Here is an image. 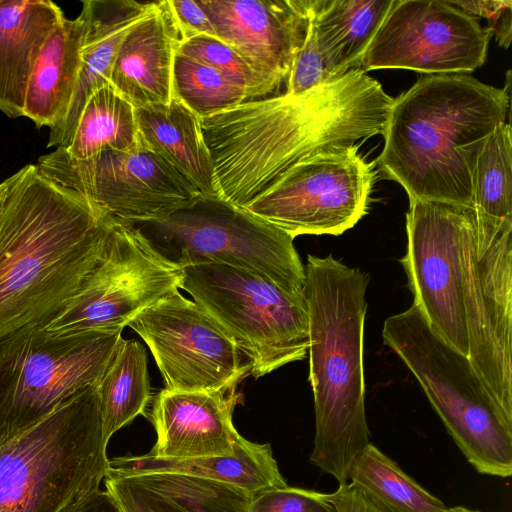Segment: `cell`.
Returning a JSON list of instances; mask_svg holds the SVG:
<instances>
[{"mask_svg":"<svg viewBox=\"0 0 512 512\" xmlns=\"http://www.w3.org/2000/svg\"><path fill=\"white\" fill-rule=\"evenodd\" d=\"M382 337L419 382L469 464L480 474L510 477L512 422L468 357L445 342L414 303L385 320Z\"/></svg>","mask_w":512,"mask_h":512,"instance_id":"cell-6","label":"cell"},{"mask_svg":"<svg viewBox=\"0 0 512 512\" xmlns=\"http://www.w3.org/2000/svg\"><path fill=\"white\" fill-rule=\"evenodd\" d=\"M240 398L236 389H162L154 398L150 414L157 441L149 454L180 460L233 454L240 434L233 425L232 414Z\"/></svg>","mask_w":512,"mask_h":512,"instance_id":"cell-18","label":"cell"},{"mask_svg":"<svg viewBox=\"0 0 512 512\" xmlns=\"http://www.w3.org/2000/svg\"><path fill=\"white\" fill-rule=\"evenodd\" d=\"M175 472L214 480L238 487L253 495L287 483L281 475L269 444L238 437L234 453L193 459H162L149 453L109 459L107 473L130 475L145 472Z\"/></svg>","mask_w":512,"mask_h":512,"instance_id":"cell-25","label":"cell"},{"mask_svg":"<svg viewBox=\"0 0 512 512\" xmlns=\"http://www.w3.org/2000/svg\"><path fill=\"white\" fill-rule=\"evenodd\" d=\"M131 225L180 267L225 264L264 276L291 293H303L305 267L294 239L219 197L200 195L163 219Z\"/></svg>","mask_w":512,"mask_h":512,"instance_id":"cell-9","label":"cell"},{"mask_svg":"<svg viewBox=\"0 0 512 512\" xmlns=\"http://www.w3.org/2000/svg\"><path fill=\"white\" fill-rule=\"evenodd\" d=\"M180 42L168 1H156L122 40L110 85L134 108L168 104L172 99L174 56Z\"/></svg>","mask_w":512,"mask_h":512,"instance_id":"cell-19","label":"cell"},{"mask_svg":"<svg viewBox=\"0 0 512 512\" xmlns=\"http://www.w3.org/2000/svg\"><path fill=\"white\" fill-rule=\"evenodd\" d=\"M87 32V12L64 17L51 31L35 62L27 85L23 116L37 127H57L70 106L80 55Z\"/></svg>","mask_w":512,"mask_h":512,"instance_id":"cell-23","label":"cell"},{"mask_svg":"<svg viewBox=\"0 0 512 512\" xmlns=\"http://www.w3.org/2000/svg\"><path fill=\"white\" fill-rule=\"evenodd\" d=\"M0 340L61 311L101 260L115 218L28 164L3 181Z\"/></svg>","mask_w":512,"mask_h":512,"instance_id":"cell-2","label":"cell"},{"mask_svg":"<svg viewBox=\"0 0 512 512\" xmlns=\"http://www.w3.org/2000/svg\"><path fill=\"white\" fill-rule=\"evenodd\" d=\"M64 17L49 0H0V111L6 116H23L35 62Z\"/></svg>","mask_w":512,"mask_h":512,"instance_id":"cell-22","label":"cell"},{"mask_svg":"<svg viewBox=\"0 0 512 512\" xmlns=\"http://www.w3.org/2000/svg\"><path fill=\"white\" fill-rule=\"evenodd\" d=\"M97 391L103 436L108 443L115 432L145 413L151 399L147 354L140 342L123 338Z\"/></svg>","mask_w":512,"mask_h":512,"instance_id":"cell-28","label":"cell"},{"mask_svg":"<svg viewBox=\"0 0 512 512\" xmlns=\"http://www.w3.org/2000/svg\"><path fill=\"white\" fill-rule=\"evenodd\" d=\"M218 39L279 85L308 29L309 0H200Z\"/></svg>","mask_w":512,"mask_h":512,"instance_id":"cell-17","label":"cell"},{"mask_svg":"<svg viewBox=\"0 0 512 512\" xmlns=\"http://www.w3.org/2000/svg\"><path fill=\"white\" fill-rule=\"evenodd\" d=\"M128 326L147 344L167 390L225 392L250 375L231 337L179 290L143 310Z\"/></svg>","mask_w":512,"mask_h":512,"instance_id":"cell-13","label":"cell"},{"mask_svg":"<svg viewBox=\"0 0 512 512\" xmlns=\"http://www.w3.org/2000/svg\"><path fill=\"white\" fill-rule=\"evenodd\" d=\"M444 512H481L479 510L470 509L464 506L448 507Z\"/></svg>","mask_w":512,"mask_h":512,"instance_id":"cell-39","label":"cell"},{"mask_svg":"<svg viewBox=\"0 0 512 512\" xmlns=\"http://www.w3.org/2000/svg\"><path fill=\"white\" fill-rule=\"evenodd\" d=\"M182 268L180 289L231 337L250 375L262 377L308 354L309 319L303 293L245 269L218 263Z\"/></svg>","mask_w":512,"mask_h":512,"instance_id":"cell-7","label":"cell"},{"mask_svg":"<svg viewBox=\"0 0 512 512\" xmlns=\"http://www.w3.org/2000/svg\"><path fill=\"white\" fill-rule=\"evenodd\" d=\"M3 191H4V185H3V182H1L0 183V208H1V204H2Z\"/></svg>","mask_w":512,"mask_h":512,"instance_id":"cell-40","label":"cell"},{"mask_svg":"<svg viewBox=\"0 0 512 512\" xmlns=\"http://www.w3.org/2000/svg\"><path fill=\"white\" fill-rule=\"evenodd\" d=\"M468 15L488 20V29L495 35L497 43L508 48L512 32V2L508 1H450Z\"/></svg>","mask_w":512,"mask_h":512,"instance_id":"cell-35","label":"cell"},{"mask_svg":"<svg viewBox=\"0 0 512 512\" xmlns=\"http://www.w3.org/2000/svg\"><path fill=\"white\" fill-rule=\"evenodd\" d=\"M393 101L357 68L300 94L250 100L202 119L218 197L244 208L299 161L383 135Z\"/></svg>","mask_w":512,"mask_h":512,"instance_id":"cell-1","label":"cell"},{"mask_svg":"<svg viewBox=\"0 0 512 512\" xmlns=\"http://www.w3.org/2000/svg\"><path fill=\"white\" fill-rule=\"evenodd\" d=\"M140 139L204 196L218 197L214 162L202 119L176 98L134 108Z\"/></svg>","mask_w":512,"mask_h":512,"instance_id":"cell-24","label":"cell"},{"mask_svg":"<svg viewBox=\"0 0 512 512\" xmlns=\"http://www.w3.org/2000/svg\"><path fill=\"white\" fill-rule=\"evenodd\" d=\"M333 512H335V511H333Z\"/></svg>","mask_w":512,"mask_h":512,"instance_id":"cell-41","label":"cell"},{"mask_svg":"<svg viewBox=\"0 0 512 512\" xmlns=\"http://www.w3.org/2000/svg\"><path fill=\"white\" fill-rule=\"evenodd\" d=\"M400 262L413 303L452 348L469 355L464 311L463 240L471 206L409 200Z\"/></svg>","mask_w":512,"mask_h":512,"instance_id":"cell-14","label":"cell"},{"mask_svg":"<svg viewBox=\"0 0 512 512\" xmlns=\"http://www.w3.org/2000/svg\"><path fill=\"white\" fill-rule=\"evenodd\" d=\"M503 88L469 74H433L394 99L378 164L409 200L472 206L471 170L484 141L505 122Z\"/></svg>","mask_w":512,"mask_h":512,"instance_id":"cell-3","label":"cell"},{"mask_svg":"<svg viewBox=\"0 0 512 512\" xmlns=\"http://www.w3.org/2000/svg\"><path fill=\"white\" fill-rule=\"evenodd\" d=\"M335 512H384L366 499L351 483L341 484L327 494Z\"/></svg>","mask_w":512,"mask_h":512,"instance_id":"cell-37","label":"cell"},{"mask_svg":"<svg viewBox=\"0 0 512 512\" xmlns=\"http://www.w3.org/2000/svg\"><path fill=\"white\" fill-rule=\"evenodd\" d=\"M327 494L290 487L268 488L252 495L249 512H333Z\"/></svg>","mask_w":512,"mask_h":512,"instance_id":"cell-34","label":"cell"},{"mask_svg":"<svg viewBox=\"0 0 512 512\" xmlns=\"http://www.w3.org/2000/svg\"><path fill=\"white\" fill-rule=\"evenodd\" d=\"M323 57L308 23L305 40L286 80V93L300 94L342 77Z\"/></svg>","mask_w":512,"mask_h":512,"instance_id":"cell-33","label":"cell"},{"mask_svg":"<svg viewBox=\"0 0 512 512\" xmlns=\"http://www.w3.org/2000/svg\"><path fill=\"white\" fill-rule=\"evenodd\" d=\"M359 144L313 154L244 208L287 233L338 236L366 213L374 180Z\"/></svg>","mask_w":512,"mask_h":512,"instance_id":"cell-10","label":"cell"},{"mask_svg":"<svg viewBox=\"0 0 512 512\" xmlns=\"http://www.w3.org/2000/svg\"><path fill=\"white\" fill-rule=\"evenodd\" d=\"M61 512H121L111 494L105 489L69 505Z\"/></svg>","mask_w":512,"mask_h":512,"instance_id":"cell-38","label":"cell"},{"mask_svg":"<svg viewBox=\"0 0 512 512\" xmlns=\"http://www.w3.org/2000/svg\"><path fill=\"white\" fill-rule=\"evenodd\" d=\"M182 268L162 256L133 225L115 219L106 250L67 305L40 325L67 333L124 328L180 289Z\"/></svg>","mask_w":512,"mask_h":512,"instance_id":"cell-11","label":"cell"},{"mask_svg":"<svg viewBox=\"0 0 512 512\" xmlns=\"http://www.w3.org/2000/svg\"><path fill=\"white\" fill-rule=\"evenodd\" d=\"M181 35V41L207 35L216 37L215 29L200 1L167 0Z\"/></svg>","mask_w":512,"mask_h":512,"instance_id":"cell-36","label":"cell"},{"mask_svg":"<svg viewBox=\"0 0 512 512\" xmlns=\"http://www.w3.org/2000/svg\"><path fill=\"white\" fill-rule=\"evenodd\" d=\"M348 480L384 512H444L448 508L371 442L354 460Z\"/></svg>","mask_w":512,"mask_h":512,"instance_id":"cell-29","label":"cell"},{"mask_svg":"<svg viewBox=\"0 0 512 512\" xmlns=\"http://www.w3.org/2000/svg\"><path fill=\"white\" fill-rule=\"evenodd\" d=\"M369 275L329 254L307 256L303 288L309 319V381L315 437L310 461L346 484L370 443L363 366Z\"/></svg>","mask_w":512,"mask_h":512,"instance_id":"cell-4","label":"cell"},{"mask_svg":"<svg viewBox=\"0 0 512 512\" xmlns=\"http://www.w3.org/2000/svg\"><path fill=\"white\" fill-rule=\"evenodd\" d=\"M97 385L0 439V512H61L100 489L109 459Z\"/></svg>","mask_w":512,"mask_h":512,"instance_id":"cell-5","label":"cell"},{"mask_svg":"<svg viewBox=\"0 0 512 512\" xmlns=\"http://www.w3.org/2000/svg\"><path fill=\"white\" fill-rule=\"evenodd\" d=\"M121 512H249L252 495L222 482L175 472L106 473Z\"/></svg>","mask_w":512,"mask_h":512,"instance_id":"cell-21","label":"cell"},{"mask_svg":"<svg viewBox=\"0 0 512 512\" xmlns=\"http://www.w3.org/2000/svg\"><path fill=\"white\" fill-rule=\"evenodd\" d=\"M394 0H309V25L320 52L340 75L362 58Z\"/></svg>","mask_w":512,"mask_h":512,"instance_id":"cell-26","label":"cell"},{"mask_svg":"<svg viewBox=\"0 0 512 512\" xmlns=\"http://www.w3.org/2000/svg\"><path fill=\"white\" fill-rule=\"evenodd\" d=\"M476 210L463 240L464 311L473 368L512 422V232L476 254Z\"/></svg>","mask_w":512,"mask_h":512,"instance_id":"cell-16","label":"cell"},{"mask_svg":"<svg viewBox=\"0 0 512 512\" xmlns=\"http://www.w3.org/2000/svg\"><path fill=\"white\" fill-rule=\"evenodd\" d=\"M491 37L450 1L394 0L360 68L468 74L484 64Z\"/></svg>","mask_w":512,"mask_h":512,"instance_id":"cell-15","label":"cell"},{"mask_svg":"<svg viewBox=\"0 0 512 512\" xmlns=\"http://www.w3.org/2000/svg\"><path fill=\"white\" fill-rule=\"evenodd\" d=\"M172 97L201 119L252 100L248 91L214 68L175 53Z\"/></svg>","mask_w":512,"mask_h":512,"instance_id":"cell-31","label":"cell"},{"mask_svg":"<svg viewBox=\"0 0 512 512\" xmlns=\"http://www.w3.org/2000/svg\"><path fill=\"white\" fill-rule=\"evenodd\" d=\"M82 4L87 12V32L77 82L63 121L50 129L48 148L67 147L91 95L110 84L114 61L125 35L154 8L156 1L85 0Z\"/></svg>","mask_w":512,"mask_h":512,"instance_id":"cell-20","label":"cell"},{"mask_svg":"<svg viewBox=\"0 0 512 512\" xmlns=\"http://www.w3.org/2000/svg\"><path fill=\"white\" fill-rule=\"evenodd\" d=\"M36 166L47 178L130 224L163 219L202 195L141 139L132 149H107L84 160L56 148Z\"/></svg>","mask_w":512,"mask_h":512,"instance_id":"cell-12","label":"cell"},{"mask_svg":"<svg viewBox=\"0 0 512 512\" xmlns=\"http://www.w3.org/2000/svg\"><path fill=\"white\" fill-rule=\"evenodd\" d=\"M139 142L133 105L108 84L91 95L64 149L84 160L107 149L129 150Z\"/></svg>","mask_w":512,"mask_h":512,"instance_id":"cell-30","label":"cell"},{"mask_svg":"<svg viewBox=\"0 0 512 512\" xmlns=\"http://www.w3.org/2000/svg\"><path fill=\"white\" fill-rule=\"evenodd\" d=\"M176 52L204 63L245 88L254 100L274 92L279 84L257 70L222 40L207 35L193 37L179 43Z\"/></svg>","mask_w":512,"mask_h":512,"instance_id":"cell-32","label":"cell"},{"mask_svg":"<svg viewBox=\"0 0 512 512\" xmlns=\"http://www.w3.org/2000/svg\"><path fill=\"white\" fill-rule=\"evenodd\" d=\"M472 206L492 235L512 231V134L500 123L479 149L471 170Z\"/></svg>","mask_w":512,"mask_h":512,"instance_id":"cell-27","label":"cell"},{"mask_svg":"<svg viewBox=\"0 0 512 512\" xmlns=\"http://www.w3.org/2000/svg\"><path fill=\"white\" fill-rule=\"evenodd\" d=\"M122 331L52 333L34 325L0 340V439L97 385L123 340Z\"/></svg>","mask_w":512,"mask_h":512,"instance_id":"cell-8","label":"cell"}]
</instances>
